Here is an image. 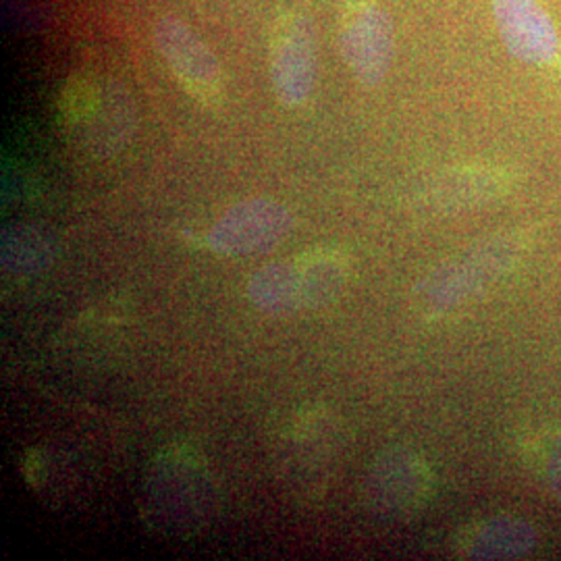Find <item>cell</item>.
<instances>
[{
  "mask_svg": "<svg viewBox=\"0 0 561 561\" xmlns=\"http://www.w3.org/2000/svg\"><path fill=\"white\" fill-rule=\"evenodd\" d=\"M528 250L524 231H502L472 243L461 254L433 268L416 289L426 314H447L482 296L510 275Z\"/></svg>",
  "mask_w": 561,
  "mask_h": 561,
  "instance_id": "obj_1",
  "label": "cell"
},
{
  "mask_svg": "<svg viewBox=\"0 0 561 561\" xmlns=\"http://www.w3.org/2000/svg\"><path fill=\"white\" fill-rule=\"evenodd\" d=\"M347 277V256L321 245L294 261L264 264L248 280V298L264 314H291L335 300Z\"/></svg>",
  "mask_w": 561,
  "mask_h": 561,
  "instance_id": "obj_2",
  "label": "cell"
},
{
  "mask_svg": "<svg viewBox=\"0 0 561 561\" xmlns=\"http://www.w3.org/2000/svg\"><path fill=\"white\" fill-rule=\"evenodd\" d=\"M60 113L69 136L92 154L121 150L134 131V104L115 81H73L62 94Z\"/></svg>",
  "mask_w": 561,
  "mask_h": 561,
  "instance_id": "obj_3",
  "label": "cell"
},
{
  "mask_svg": "<svg viewBox=\"0 0 561 561\" xmlns=\"http://www.w3.org/2000/svg\"><path fill=\"white\" fill-rule=\"evenodd\" d=\"M433 489L435 479L426 460L408 447H393L368 468L364 500L382 518L401 520L421 512Z\"/></svg>",
  "mask_w": 561,
  "mask_h": 561,
  "instance_id": "obj_4",
  "label": "cell"
},
{
  "mask_svg": "<svg viewBox=\"0 0 561 561\" xmlns=\"http://www.w3.org/2000/svg\"><path fill=\"white\" fill-rule=\"evenodd\" d=\"M294 229L291 210L271 198L233 204L206 233V245L221 256H256L275 250Z\"/></svg>",
  "mask_w": 561,
  "mask_h": 561,
  "instance_id": "obj_5",
  "label": "cell"
},
{
  "mask_svg": "<svg viewBox=\"0 0 561 561\" xmlns=\"http://www.w3.org/2000/svg\"><path fill=\"white\" fill-rule=\"evenodd\" d=\"M152 41L169 71L181 88L204 106H217L225 99L221 62L201 36L178 18H162L154 25Z\"/></svg>",
  "mask_w": 561,
  "mask_h": 561,
  "instance_id": "obj_6",
  "label": "cell"
},
{
  "mask_svg": "<svg viewBox=\"0 0 561 561\" xmlns=\"http://www.w3.org/2000/svg\"><path fill=\"white\" fill-rule=\"evenodd\" d=\"M148 481V510L162 526L192 528L208 516L210 477L192 454H169L157 460Z\"/></svg>",
  "mask_w": 561,
  "mask_h": 561,
  "instance_id": "obj_7",
  "label": "cell"
},
{
  "mask_svg": "<svg viewBox=\"0 0 561 561\" xmlns=\"http://www.w3.org/2000/svg\"><path fill=\"white\" fill-rule=\"evenodd\" d=\"M317 76L314 25L301 13H289L277 23L271 42V81L277 101L287 108H301L314 94Z\"/></svg>",
  "mask_w": 561,
  "mask_h": 561,
  "instance_id": "obj_8",
  "label": "cell"
},
{
  "mask_svg": "<svg viewBox=\"0 0 561 561\" xmlns=\"http://www.w3.org/2000/svg\"><path fill=\"white\" fill-rule=\"evenodd\" d=\"M340 48L347 69L362 85H379L396 55L393 21L379 4L362 2L341 25Z\"/></svg>",
  "mask_w": 561,
  "mask_h": 561,
  "instance_id": "obj_9",
  "label": "cell"
},
{
  "mask_svg": "<svg viewBox=\"0 0 561 561\" xmlns=\"http://www.w3.org/2000/svg\"><path fill=\"white\" fill-rule=\"evenodd\" d=\"M512 178L507 171L486 164H463L445 169L422 185L419 201L431 213L456 215L474 210L507 194Z\"/></svg>",
  "mask_w": 561,
  "mask_h": 561,
  "instance_id": "obj_10",
  "label": "cell"
},
{
  "mask_svg": "<svg viewBox=\"0 0 561 561\" xmlns=\"http://www.w3.org/2000/svg\"><path fill=\"white\" fill-rule=\"evenodd\" d=\"M493 20L512 57L526 65H549L558 57V30L537 0H493Z\"/></svg>",
  "mask_w": 561,
  "mask_h": 561,
  "instance_id": "obj_11",
  "label": "cell"
},
{
  "mask_svg": "<svg viewBox=\"0 0 561 561\" xmlns=\"http://www.w3.org/2000/svg\"><path fill=\"white\" fill-rule=\"evenodd\" d=\"M539 547V530L518 516H497L481 524L466 542L472 560H522Z\"/></svg>",
  "mask_w": 561,
  "mask_h": 561,
  "instance_id": "obj_12",
  "label": "cell"
},
{
  "mask_svg": "<svg viewBox=\"0 0 561 561\" xmlns=\"http://www.w3.org/2000/svg\"><path fill=\"white\" fill-rule=\"evenodd\" d=\"M55 259V245L41 229L11 227L2 233V268L9 275H30L46 268Z\"/></svg>",
  "mask_w": 561,
  "mask_h": 561,
  "instance_id": "obj_13",
  "label": "cell"
},
{
  "mask_svg": "<svg viewBox=\"0 0 561 561\" xmlns=\"http://www.w3.org/2000/svg\"><path fill=\"white\" fill-rule=\"evenodd\" d=\"M542 477L551 495L561 503V435L556 437L545 451Z\"/></svg>",
  "mask_w": 561,
  "mask_h": 561,
  "instance_id": "obj_14",
  "label": "cell"
}]
</instances>
